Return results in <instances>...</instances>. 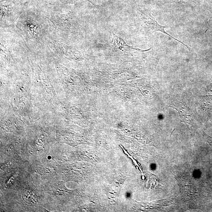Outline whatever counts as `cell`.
I'll return each instance as SVG.
<instances>
[{"label":"cell","instance_id":"3","mask_svg":"<svg viewBox=\"0 0 212 212\" xmlns=\"http://www.w3.org/2000/svg\"><path fill=\"white\" fill-rule=\"evenodd\" d=\"M172 105L173 108L176 109L179 112V116L183 121L188 123V121L192 122L193 120L192 112L183 103L176 100L172 101Z\"/></svg>","mask_w":212,"mask_h":212},{"label":"cell","instance_id":"2","mask_svg":"<svg viewBox=\"0 0 212 212\" xmlns=\"http://www.w3.org/2000/svg\"><path fill=\"white\" fill-rule=\"evenodd\" d=\"M110 45L112 50L118 52L125 53L129 52H145L151 49L142 50L136 47L130 46L126 44V42L121 38L115 34L111 33L110 39Z\"/></svg>","mask_w":212,"mask_h":212},{"label":"cell","instance_id":"1","mask_svg":"<svg viewBox=\"0 0 212 212\" xmlns=\"http://www.w3.org/2000/svg\"><path fill=\"white\" fill-rule=\"evenodd\" d=\"M139 16L141 20L143 22L144 24L148 29L152 31V33L156 32H161L162 33H164L165 34H167L169 37H170L174 39L175 40H176L183 44L184 46L186 47L189 51H191V50H192L190 48H189L188 45H185V44L183 43L181 41H179V40L175 39V38L171 36L167 32L165 31V29L167 27V26H162L161 25L157 23V22L156 21L154 17L151 15V13L148 11V10L145 9L140 10Z\"/></svg>","mask_w":212,"mask_h":212}]
</instances>
